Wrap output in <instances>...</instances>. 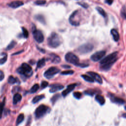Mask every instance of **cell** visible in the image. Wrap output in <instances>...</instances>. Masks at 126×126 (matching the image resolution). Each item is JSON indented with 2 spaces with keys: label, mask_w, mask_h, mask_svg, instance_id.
<instances>
[{
  "label": "cell",
  "mask_w": 126,
  "mask_h": 126,
  "mask_svg": "<svg viewBox=\"0 0 126 126\" xmlns=\"http://www.w3.org/2000/svg\"><path fill=\"white\" fill-rule=\"evenodd\" d=\"M22 31H23V36L25 38H28V37H29V32L28 31H27V30L23 27L22 28Z\"/></svg>",
  "instance_id": "cell-35"
},
{
  "label": "cell",
  "mask_w": 126,
  "mask_h": 126,
  "mask_svg": "<svg viewBox=\"0 0 126 126\" xmlns=\"http://www.w3.org/2000/svg\"><path fill=\"white\" fill-rule=\"evenodd\" d=\"M36 18L37 20L39 21L40 22L43 23H44L45 20H44V17L42 15H37L36 17Z\"/></svg>",
  "instance_id": "cell-36"
},
{
  "label": "cell",
  "mask_w": 126,
  "mask_h": 126,
  "mask_svg": "<svg viewBox=\"0 0 126 126\" xmlns=\"http://www.w3.org/2000/svg\"><path fill=\"white\" fill-rule=\"evenodd\" d=\"M4 77H5V75L4 72L0 70V81H2L4 79Z\"/></svg>",
  "instance_id": "cell-40"
},
{
  "label": "cell",
  "mask_w": 126,
  "mask_h": 126,
  "mask_svg": "<svg viewBox=\"0 0 126 126\" xmlns=\"http://www.w3.org/2000/svg\"><path fill=\"white\" fill-rule=\"evenodd\" d=\"M50 108L44 104H41L36 109L35 112V116L36 118L39 119L43 117L49 111Z\"/></svg>",
  "instance_id": "cell-4"
},
{
  "label": "cell",
  "mask_w": 126,
  "mask_h": 126,
  "mask_svg": "<svg viewBox=\"0 0 126 126\" xmlns=\"http://www.w3.org/2000/svg\"><path fill=\"white\" fill-rule=\"evenodd\" d=\"M17 82L16 78H14L13 76H10L8 79V82L10 84H13Z\"/></svg>",
  "instance_id": "cell-29"
},
{
  "label": "cell",
  "mask_w": 126,
  "mask_h": 126,
  "mask_svg": "<svg viewBox=\"0 0 126 126\" xmlns=\"http://www.w3.org/2000/svg\"><path fill=\"white\" fill-rule=\"evenodd\" d=\"M17 71L20 75L26 77H29L32 75L33 71L31 67L26 63H23L21 66L19 68Z\"/></svg>",
  "instance_id": "cell-3"
},
{
  "label": "cell",
  "mask_w": 126,
  "mask_h": 126,
  "mask_svg": "<svg viewBox=\"0 0 126 126\" xmlns=\"http://www.w3.org/2000/svg\"><path fill=\"white\" fill-rule=\"evenodd\" d=\"M60 97V94H56L55 95H54L53 97H52L51 99V101L52 102V104H54L57 101V100Z\"/></svg>",
  "instance_id": "cell-30"
},
{
  "label": "cell",
  "mask_w": 126,
  "mask_h": 126,
  "mask_svg": "<svg viewBox=\"0 0 126 126\" xmlns=\"http://www.w3.org/2000/svg\"><path fill=\"white\" fill-rule=\"evenodd\" d=\"M74 73V71L72 70H66L62 71L61 72V74L63 75H71L73 74Z\"/></svg>",
  "instance_id": "cell-32"
},
{
  "label": "cell",
  "mask_w": 126,
  "mask_h": 126,
  "mask_svg": "<svg viewBox=\"0 0 126 126\" xmlns=\"http://www.w3.org/2000/svg\"><path fill=\"white\" fill-rule=\"evenodd\" d=\"M5 105V98L4 99L2 102H0V119H1L2 117V114L4 110Z\"/></svg>",
  "instance_id": "cell-26"
},
{
  "label": "cell",
  "mask_w": 126,
  "mask_h": 126,
  "mask_svg": "<svg viewBox=\"0 0 126 126\" xmlns=\"http://www.w3.org/2000/svg\"><path fill=\"white\" fill-rule=\"evenodd\" d=\"M100 92V91H98V90H96L94 89H89L87 90H86L84 92V94L86 95H88V96H94V94H96Z\"/></svg>",
  "instance_id": "cell-19"
},
{
  "label": "cell",
  "mask_w": 126,
  "mask_h": 126,
  "mask_svg": "<svg viewBox=\"0 0 126 126\" xmlns=\"http://www.w3.org/2000/svg\"><path fill=\"white\" fill-rule=\"evenodd\" d=\"M94 46L91 44H86L81 45L78 48V51L80 54L88 53L93 50Z\"/></svg>",
  "instance_id": "cell-7"
},
{
  "label": "cell",
  "mask_w": 126,
  "mask_h": 126,
  "mask_svg": "<svg viewBox=\"0 0 126 126\" xmlns=\"http://www.w3.org/2000/svg\"><path fill=\"white\" fill-rule=\"evenodd\" d=\"M65 59L68 63L75 65L76 66H77L79 64V59L78 57L75 54L71 53V52H69L66 55Z\"/></svg>",
  "instance_id": "cell-5"
},
{
  "label": "cell",
  "mask_w": 126,
  "mask_h": 126,
  "mask_svg": "<svg viewBox=\"0 0 126 126\" xmlns=\"http://www.w3.org/2000/svg\"><path fill=\"white\" fill-rule=\"evenodd\" d=\"M22 99V96L20 94L16 93L14 94V96L13 97V102L14 104H17L18 102H19Z\"/></svg>",
  "instance_id": "cell-20"
},
{
  "label": "cell",
  "mask_w": 126,
  "mask_h": 126,
  "mask_svg": "<svg viewBox=\"0 0 126 126\" xmlns=\"http://www.w3.org/2000/svg\"><path fill=\"white\" fill-rule=\"evenodd\" d=\"M110 32L114 40L116 42L118 41L120 39V36L117 31L115 29H112Z\"/></svg>",
  "instance_id": "cell-17"
},
{
  "label": "cell",
  "mask_w": 126,
  "mask_h": 126,
  "mask_svg": "<svg viewBox=\"0 0 126 126\" xmlns=\"http://www.w3.org/2000/svg\"><path fill=\"white\" fill-rule=\"evenodd\" d=\"M95 100L100 105H101V106L103 105L105 102H106V100H105L104 98L102 96L99 94H98L96 96Z\"/></svg>",
  "instance_id": "cell-18"
},
{
  "label": "cell",
  "mask_w": 126,
  "mask_h": 126,
  "mask_svg": "<svg viewBox=\"0 0 126 126\" xmlns=\"http://www.w3.org/2000/svg\"><path fill=\"white\" fill-rule=\"evenodd\" d=\"M48 45L51 48H57L61 44V38L57 33H52L47 39Z\"/></svg>",
  "instance_id": "cell-2"
},
{
  "label": "cell",
  "mask_w": 126,
  "mask_h": 126,
  "mask_svg": "<svg viewBox=\"0 0 126 126\" xmlns=\"http://www.w3.org/2000/svg\"><path fill=\"white\" fill-rule=\"evenodd\" d=\"M50 56V60L51 61V62L54 63V64H58L61 62V58L60 57L54 54V53H52L49 55Z\"/></svg>",
  "instance_id": "cell-15"
},
{
  "label": "cell",
  "mask_w": 126,
  "mask_h": 126,
  "mask_svg": "<svg viewBox=\"0 0 126 126\" xmlns=\"http://www.w3.org/2000/svg\"><path fill=\"white\" fill-rule=\"evenodd\" d=\"M81 77L85 81L89 82H90V83H93L94 81L93 79V78L92 77H91L90 76H87V75H82Z\"/></svg>",
  "instance_id": "cell-25"
},
{
  "label": "cell",
  "mask_w": 126,
  "mask_h": 126,
  "mask_svg": "<svg viewBox=\"0 0 126 126\" xmlns=\"http://www.w3.org/2000/svg\"><path fill=\"white\" fill-rule=\"evenodd\" d=\"M7 59V56L6 54H5L4 56L0 59V65H3L6 62Z\"/></svg>",
  "instance_id": "cell-33"
},
{
  "label": "cell",
  "mask_w": 126,
  "mask_h": 126,
  "mask_svg": "<svg viewBox=\"0 0 126 126\" xmlns=\"http://www.w3.org/2000/svg\"><path fill=\"white\" fill-rule=\"evenodd\" d=\"M96 10H97V12H98L102 17H103L104 18H107V13H106V12L104 11V9H103V8H102L101 7L97 6V7L96 8Z\"/></svg>",
  "instance_id": "cell-21"
},
{
  "label": "cell",
  "mask_w": 126,
  "mask_h": 126,
  "mask_svg": "<svg viewBox=\"0 0 126 126\" xmlns=\"http://www.w3.org/2000/svg\"><path fill=\"white\" fill-rule=\"evenodd\" d=\"M78 10H76L72 13L69 18V21L70 23L73 26H77L80 24L78 18H77L78 17Z\"/></svg>",
  "instance_id": "cell-8"
},
{
  "label": "cell",
  "mask_w": 126,
  "mask_h": 126,
  "mask_svg": "<svg viewBox=\"0 0 126 126\" xmlns=\"http://www.w3.org/2000/svg\"><path fill=\"white\" fill-rule=\"evenodd\" d=\"M24 116L23 114H19L16 120V125L17 126L19 125L20 123H21L22 121L24 120Z\"/></svg>",
  "instance_id": "cell-24"
},
{
  "label": "cell",
  "mask_w": 126,
  "mask_h": 126,
  "mask_svg": "<svg viewBox=\"0 0 126 126\" xmlns=\"http://www.w3.org/2000/svg\"><path fill=\"white\" fill-rule=\"evenodd\" d=\"M24 5V3L22 1H15L9 3L8 5L9 7L13 8H18Z\"/></svg>",
  "instance_id": "cell-16"
},
{
  "label": "cell",
  "mask_w": 126,
  "mask_h": 126,
  "mask_svg": "<svg viewBox=\"0 0 126 126\" xmlns=\"http://www.w3.org/2000/svg\"><path fill=\"white\" fill-rule=\"evenodd\" d=\"M48 85V83L47 81H43L41 82V88L42 89H44L45 88H46Z\"/></svg>",
  "instance_id": "cell-38"
},
{
  "label": "cell",
  "mask_w": 126,
  "mask_h": 126,
  "mask_svg": "<svg viewBox=\"0 0 126 126\" xmlns=\"http://www.w3.org/2000/svg\"><path fill=\"white\" fill-rule=\"evenodd\" d=\"M122 117L126 119V113H124V114H122Z\"/></svg>",
  "instance_id": "cell-43"
},
{
  "label": "cell",
  "mask_w": 126,
  "mask_h": 126,
  "mask_svg": "<svg viewBox=\"0 0 126 126\" xmlns=\"http://www.w3.org/2000/svg\"><path fill=\"white\" fill-rule=\"evenodd\" d=\"M62 67H63V68H67V69H69V68H70V66H67V65H63Z\"/></svg>",
  "instance_id": "cell-42"
},
{
  "label": "cell",
  "mask_w": 126,
  "mask_h": 126,
  "mask_svg": "<svg viewBox=\"0 0 126 126\" xmlns=\"http://www.w3.org/2000/svg\"><path fill=\"white\" fill-rule=\"evenodd\" d=\"M33 34L34 39L38 43H41L44 41V36L40 31L35 28L33 31Z\"/></svg>",
  "instance_id": "cell-9"
},
{
  "label": "cell",
  "mask_w": 126,
  "mask_h": 126,
  "mask_svg": "<svg viewBox=\"0 0 126 126\" xmlns=\"http://www.w3.org/2000/svg\"><path fill=\"white\" fill-rule=\"evenodd\" d=\"M45 64V60L44 58H43L40 60H39L38 63H37V68H41L42 67H43Z\"/></svg>",
  "instance_id": "cell-23"
},
{
  "label": "cell",
  "mask_w": 126,
  "mask_h": 126,
  "mask_svg": "<svg viewBox=\"0 0 126 126\" xmlns=\"http://www.w3.org/2000/svg\"><path fill=\"white\" fill-rule=\"evenodd\" d=\"M106 53V52L105 51H98L91 56V59L94 62H98L103 58Z\"/></svg>",
  "instance_id": "cell-10"
},
{
  "label": "cell",
  "mask_w": 126,
  "mask_h": 126,
  "mask_svg": "<svg viewBox=\"0 0 126 126\" xmlns=\"http://www.w3.org/2000/svg\"><path fill=\"white\" fill-rule=\"evenodd\" d=\"M60 71V69L55 67H52L49 68L44 73V76L50 79L58 73Z\"/></svg>",
  "instance_id": "cell-6"
},
{
  "label": "cell",
  "mask_w": 126,
  "mask_h": 126,
  "mask_svg": "<svg viewBox=\"0 0 126 126\" xmlns=\"http://www.w3.org/2000/svg\"><path fill=\"white\" fill-rule=\"evenodd\" d=\"M79 5H80V6H81L82 7L85 8H87L89 6L87 4L84 3V2H79L77 3Z\"/></svg>",
  "instance_id": "cell-39"
},
{
  "label": "cell",
  "mask_w": 126,
  "mask_h": 126,
  "mask_svg": "<svg viewBox=\"0 0 126 126\" xmlns=\"http://www.w3.org/2000/svg\"><path fill=\"white\" fill-rule=\"evenodd\" d=\"M39 86L38 84H36L34 86H33V87L31 88V89L30 90V93H35L36 92H37V91L39 89Z\"/></svg>",
  "instance_id": "cell-27"
},
{
  "label": "cell",
  "mask_w": 126,
  "mask_h": 126,
  "mask_svg": "<svg viewBox=\"0 0 126 126\" xmlns=\"http://www.w3.org/2000/svg\"><path fill=\"white\" fill-rule=\"evenodd\" d=\"M64 88V86L61 84H52L50 86V89L49 91L50 93H54L58 91L61 90Z\"/></svg>",
  "instance_id": "cell-14"
},
{
  "label": "cell",
  "mask_w": 126,
  "mask_h": 126,
  "mask_svg": "<svg viewBox=\"0 0 126 126\" xmlns=\"http://www.w3.org/2000/svg\"><path fill=\"white\" fill-rule=\"evenodd\" d=\"M46 2L45 0H38L35 2V4L37 5H44L46 4Z\"/></svg>",
  "instance_id": "cell-37"
},
{
  "label": "cell",
  "mask_w": 126,
  "mask_h": 126,
  "mask_svg": "<svg viewBox=\"0 0 126 126\" xmlns=\"http://www.w3.org/2000/svg\"><path fill=\"white\" fill-rule=\"evenodd\" d=\"M44 97L45 96L44 95V94H40V95L37 96L35 98H33L32 102L33 103H36L37 102H38L42 99H43L44 98Z\"/></svg>",
  "instance_id": "cell-22"
},
{
  "label": "cell",
  "mask_w": 126,
  "mask_h": 126,
  "mask_svg": "<svg viewBox=\"0 0 126 126\" xmlns=\"http://www.w3.org/2000/svg\"><path fill=\"white\" fill-rule=\"evenodd\" d=\"M87 73V74H88L91 77L93 78L94 81H96L98 83L100 84H102V79L101 76L99 74H98L97 73L93 71H88Z\"/></svg>",
  "instance_id": "cell-11"
},
{
  "label": "cell",
  "mask_w": 126,
  "mask_h": 126,
  "mask_svg": "<svg viewBox=\"0 0 126 126\" xmlns=\"http://www.w3.org/2000/svg\"><path fill=\"white\" fill-rule=\"evenodd\" d=\"M73 96L77 99H80L82 97V94L79 92H76L73 93Z\"/></svg>",
  "instance_id": "cell-34"
},
{
  "label": "cell",
  "mask_w": 126,
  "mask_h": 126,
  "mask_svg": "<svg viewBox=\"0 0 126 126\" xmlns=\"http://www.w3.org/2000/svg\"><path fill=\"white\" fill-rule=\"evenodd\" d=\"M121 15L122 18L126 19V8L124 6L121 11Z\"/></svg>",
  "instance_id": "cell-31"
},
{
  "label": "cell",
  "mask_w": 126,
  "mask_h": 126,
  "mask_svg": "<svg viewBox=\"0 0 126 126\" xmlns=\"http://www.w3.org/2000/svg\"><path fill=\"white\" fill-rule=\"evenodd\" d=\"M76 86V84H72L68 86L67 89L64 91H63L62 93V96L64 97L67 96L68 94L69 93H70L73 90H74Z\"/></svg>",
  "instance_id": "cell-12"
},
{
  "label": "cell",
  "mask_w": 126,
  "mask_h": 126,
  "mask_svg": "<svg viewBox=\"0 0 126 126\" xmlns=\"http://www.w3.org/2000/svg\"><path fill=\"white\" fill-rule=\"evenodd\" d=\"M118 52H115L103 58L100 62V68L103 70H109L117 60Z\"/></svg>",
  "instance_id": "cell-1"
},
{
  "label": "cell",
  "mask_w": 126,
  "mask_h": 126,
  "mask_svg": "<svg viewBox=\"0 0 126 126\" xmlns=\"http://www.w3.org/2000/svg\"><path fill=\"white\" fill-rule=\"evenodd\" d=\"M109 95L111 101L114 103H116L119 104H123L125 103V101L122 99L117 97L116 96H115L114 95H113V94H109Z\"/></svg>",
  "instance_id": "cell-13"
},
{
  "label": "cell",
  "mask_w": 126,
  "mask_h": 126,
  "mask_svg": "<svg viewBox=\"0 0 126 126\" xmlns=\"http://www.w3.org/2000/svg\"><path fill=\"white\" fill-rule=\"evenodd\" d=\"M113 0H104V2L109 5H111L113 3Z\"/></svg>",
  "instance_id": "cell-41"
},
{
  "label": "cell",
  "mask_w": 126,
  "mask_h": 126,
  "mask_svg": "<svg viewBox=\"0 0 126 126\" xmlns=\"http://www.w3.org/2000/svg\"><path fill=\"white\" fill-rule=\"evenodd\" d=\"M17 43L14 40L12 41L11 43H10V44H8V45L7 46V47L6 48V50H11L13 48H14L15 47V46L16 45Z\"/></svg>",
  "instance_id": "cell-28"
}]
</instances>
